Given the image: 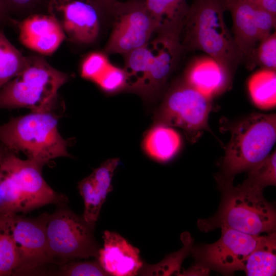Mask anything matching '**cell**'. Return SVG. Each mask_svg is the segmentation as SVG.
Masks as SVG:
<instances>
[{
  "mask_svg": "<svg viewBox=\"0 0 276 276\" xmlns=\"http://www.w3.org/2000/svg\"><path fill=\"white\" fill-rule=\"evenodd\" d=\"M41 167L12 154L3 156L0 166V199L3 206L26 213L49 204H64L67 199L45 182Z\"/></svg>",
  "mask_w": 276,
  "mask_h": 276,
  "instance_id": "cell-5",
  "label": "cell"
},
{
  "mask_svg": "<svg viewBox=\"0 0 276 276\" xmlns=\"http://www.w3.org/2000/svg\"><path fill=\"white\" fill-rule=\"evenodd\" d=\"M39 0H6L9 11L21 10L32 7Z\"/></svg>",
  "mask_w": 276,
  "mask_h": 276,
  "instance_id": "cell-32",
  "label": "cell"
},
{
  "mask_svg": "<svg viewBox=\"0 0 276 276\" xmlns=\"http://www.w3.org/2000/svg\"><path fill=\"white\" fill-rule=\"evenodd\" d=\"M94 82L105 92L113 94L127 89V75L124 68H120L110 63Z\"/></svg>",
  "mask_w": 276,
  "mask_h": 276,
  "instance_id": "cell-27",
  "label": "cell"
},
{
  "mask_svg": "<svg viewBox=\"0 0 276 276\" xmlns=\"http://www.w3.org/2000/svg\"><path fill=\"white\" fill-rule=\"evenodd\" d=\"M226 126L231 136L217 176L233 181L269 154L276 140V114L253 113Z\"/></svg>",
  "mask_w": 276,
  "mask_h": 276,
  "instance_id": "cell-3",
  "label": "cell"
},
{
  "mask_svg": "<svg viewBox=\"0 0 276 276\" xmlns=\"http://www.w3.org/2000/svg\"><path fill=\"white\" fill-rule=\"evenodd\" d=\"M119 163V159L118 158L109 159L95 169L89 175L95 186L105 199L108 194L113 189L111 185L112 178Z\"/></svg>",
  "mask_w": 276,
  "mask_h": 276,
  "instance_id": "cell-30",
  "label": "cell"
},
{
  "mask_svg": "<svg viewBox=\"0 0 276 276\" xmlns=\"http://www.w3.org/2000/svg\"><path fill=\"white\" fill-rule=\"evenodd\" d=\"M248 89L254 104L269 109L276 105L275 71L262 68L255 73L248 82Z\"/></svg>",
  "mask_w": 276,
  "mask_h": 276,
  "instance_id": "cell-21",
  "label": "cell"
},
{
  "mask_svg": "<svg viewBox=\"0 0 276 276\" xmlns=\"http://www.w3.org/2000/svg\"><path fill=\"white\" fill-rule=\"evenodd\" d=\"M68 76L38 56L27 57L22 70L0 89V108L49 111Z\"/></svg>",
  "mask_w": 276,
  "mask_h": 276,
  "instance_id": "cell-6",
  "label": "cell"
},
{
  "mask_svg": "<svg viewBox=\"0 0 276 276\" xmlns=\"http://www.w3.org/2000/svg\"><path fill=\"white\" fill-rule=\"evenodd\" d=\"M181 143L180 135L173 128L154 124L145 134L142 147L151 158L159 162H166L177 154Z\"/></svg>",
  "mask_w": 276,
  "mask_h": 276,
  "instance_id": "cell-18",
  "label": "cell"
},
{
  "mask_svg": "<svg viewBox=\"0 0 276 276\" xmlns=\"http://www.w3.org/2000/svg\"><path fill=\"white\" fill-rule=\"evenodd\" d=\"M182 242L183 247L178 252L170 255L163 261L155 265L143 266L139 273L142 275H170L175 272H178L180 265L186 256L191 251L192 247V240L188 235H183ZM178 275V274H177Z\"/></svg>",
  "mask_w": 276,
  "mask_h": 276,
  "instance_id": "cell-26",
  "label": "cell"
},
{
  "mask_svg": "<svg viewBox=\"0 0 276 276\" xmlns=\"http://www.w3.org/2000/svg\"><path fill=\"white\" fill-rule=\"evenodd\" d=\"M56 275L63 276H100L109 275L103 269L99 261H81L74 260L60 265Z\"/></svg>",
  "mask_w": 276,
  "mask_h": 276,
  "instance_id": "cell-28",
  "label": "cell"
},
{
  "mask_svg": "<svg viewBox=\"0 0 276 276\" xmlns=\"http://www.w3.org/2000/svg\"><path fill=\"white\" fill-rule=\"evenodd\" d=\"M213 98L193 88L182 78L167 90L154 113V124L182 129L187 139L196 143L204 131L213 133L209 117Z\"/></svg>",
  "mask_w": 276,
  "mask_h": 276,
  "instance_id": "cell-7",
  "label": "cell"
},
{
  "mask_svg": "<svg viewBox=\"0 0 276 276\" xmlns=\"http://www.w3.org/2000/svg\"><path fill=\"white\" fill-rule=\"evenodd\" d=\"M26 59L0 28V89L19 73Z\"/></svg>",
  "mask_w": 276,
  "mask_h": 276,
  "instance_id": "cell-23",
  "label": "cell"
},
{
  "mask_svg": "<svg viewBox=\"0 0 276 276\" xmlns=\"http://www.w3.org/2000/svg\"><path fill=\"white\" fill-rule=\"evenodd\" d=\"M275 233L260 236L256 247L247 258L243 270L248 276L275 275Z\"/></svg>",
  "mask_w": 276,
  "mask_h": 276,
  "instance_id": "cell-19",
  "label": "cell"
},
{
  "mask_svg": "<svg viewBox=\"0 0 276 276\" xmlns=\"http://www.w3.org/2000/svg\"><path fill=\"white\" fill-rule=\"evenodd\" d=\"M182 30L165 29L151 42L153 58L150 68L139 93L148 102L155 100L161 94L183 50L180 41Z\"/></svg>",
  "mask_w": 276,
  "mask_h": 276,
  "instance_id": "cell-12",
  "label": "cell"
},
{
  "mask_svg": "<svg viewBox=\"0 0 276 276\" xmlns=\"http://www.w3.org/2000/svg\"><path fill=\"white\" fill-rule=\"evenodd\" d=\"M247 171V178L242 183L243 185L261 191L268 186L275 185V151Z\"/></svg>",
  "mask_w": 276,
  "mask_h": 276,
  "instance_id": "cell-24",
  "label": "cell"
},
{
  "mask_svg": "<svg viewBox=\"0 0 276 276\" xmlns=\"http://www.w3.org/2000/svg\"><path fill=\"white\" fill-rule=\"evenodd\" d=\"M225 0H193L182 30L183 48L200 50L233 75L243 62L224 18Z\"/></svg>",
  "mask_w": 276,
  "mask_h": 276,
  "instance_id": "cell-2",
  "label": "cell"
},
{
  "mask_svg": "<svg viewBox=\"0 0 276 276\" xmlns=\"http://www.w3.org/2000/svg\"><path fill=\"white\" fill-rule=\"evenodd\" d=\"M48 214L29 218L13 214L11 229L17 252L13 274L38 273L42 267L54 263L49 250L46 224Z\"/></svg>",
  "mask_w": 276,
  "mask_h": 276,
  "instance_id": "cell-11",
  "label": "cell"
},
{
  "mask_svg": "<svg viewBox=\"0 0 276 276\" xmlns=\"http://www.w3.org/2000/svg\"><path fill=\"white\" fill-rule=\"evenodd\" d=\"M14 212L0 211V276L13 274L17 252L11 229Z\"/></svg>",
  "mask_w": 276,
  "mask_h": 276,
  "instance_id": "cell-22",
  "label": "cell"
},
{
  "mask_svg": "<svg viewBox=\"0 0 276 276\" xmlns=\"http://www.w3.org/2000/svg\"><path fill=\"white\" fill-rule=\"evenodd\" d=\"M96 5L111 11L116 0H95Z\"/></svg>",
  "mask_w": 276,
  "mask_h": 276,
  "instance_id": "cell-36",
  "label": "cell"
},
{
  "mask_svg": "<svg viewBox=\"0 0 276 276\" xmlns=\"http://www.w3.org/2000/svg\"><path fill=\"white\" fill-rule=\"evenodd\" d=\"M115 20L106 52L125 55L147 44L159 25L145 0L116 2L111 10Z\"/></svg>",
  "mask_w": 276,
  "mask_h": 276,
  "instance_id": "cell-9",
  "label": "cell"
},
{
  "mask_svg": "<svg viewBox=\"0 0 276 276\" xmlns=\"http://www.w3.org/2000/svg\"><path fill=\"white\" fill-rule=\"evenodd\" d=\"M145 1L148 10L159 25L158 31L183 29L190 6L187 0Z\"/></svg>",
  "mask_w": 276,
  "mask_h": 276,
  "instance_id": "cell-20",
  "label": "cell"
},
{
  "mask_svg": "<svg viewBox=\"0 0 276 276\" xmlns=\"http://www.w3.org/2000/svg\"><path fill=\"white\" fill-rule=\"evenodd\" d=\"M110 63L106 54L100 52L91 53L82 62L81 75L84 79L95 82Z\"/></svg>",
  "mask_w": 276,
  "mask_h": 276,
  "instance_id": "cell-31",
  "label": "cell"
},
{
  "mask_svg": "<svg viewBox=\"0 0 276 276\" xmlns=\"http://www.w3.org/2000/svg\"><path fill=\"white\" fill-rule=\"evenodd\" d=\"M276 16V0H244Z\"/></svg>",
  "mask_w": 276,
  "mask_h": 276,
  "instance_id": "cell-33",
  "label": "cell"
},
{
  "mask_svg": "<svg viewBox=\"0 0 276 276\" xmlns=\"http://www.w3.org/2000/svg\"><path fill=\"white\" fill-rule=\"evenodd\" d=\"M59 208L49 215L46 235L49 250L54 263L94 257L100 248L94 236L95 224L85 221L70 209Z\"/></svg>",
  "mask_w": 276,
  "mask_h": 276,
  "instance_id": "cell-8",
  "label": "cell"
},
{
  "mask_svg": "<svg viewBox=\"0 0 276 276\" xmlns=\"http://www.w3.org/2000/svg\"><path fill=\"white\" fill-rule=\"evenodd\" d=\"M226 10L232 15L233 38L243 62L254 68L256 49L260 41L256 13L258 7L244 0H225Z\"/></svg>",
  "mask_w": 276,
  "mask_h": 276,
  "instance_id": "cell-16",
  "label": "cell"
},
{
  "mask_svg": "<svg viewBox=\"0 0 276 276\" xmlns=\"http://www.w3.org/2000/svg\"><path fill=\"white\" fill-rule=\"evenodd\" d=\"M83 1H86L87 2H88L89 3H91L92 4L95 5V6H96V3L95 2V0H83Z\"/></svg>",
  "mask_w": 276,
  "mask_h": 276,
  "instance_id": "cell-37",
  "label": "cell"
},
{
  "mask_svg": "<svg viewBox=\"0 0 276 276\" xmlns=\"http://www.w3.org/2000/svg\"><path fill=\"white\" fill-rule=\"evenodd\" d=\"M209 271L210 270L202 265L196 263L195 265L180 273L179 275H205L209 273Z\"/></svg>",
  "mask_w": 276,
  "mask_h": 276,
  "instance_id": "cell-34",
  "label": "cell"
},
{
  "mask_svg": "<svg viewBox=\"0 0 276 276\" xmlns=\"http://www.w3.org/2000/svg\"><path fill=\"white\" fill-rule=\"evenodd\" d=\"M50 8L60 12L62 27L73 41L87 44L97 38L100 27L95 5L83 0H68L50 3Z\"/></svg>",
  "mask_w": 276,
  "mask_h": 276,
  "instance_id": "cell-13",
  "label": "cell"
},
{
  "mask_svg": "<svg viewBox=\"0 0 276 276\" xmlns=\"http://www.w3.org/2000/svg\"><path fill=\"white\" fill-rule=\"evenodd\" d=\"M221 192L220 206L212 217L197 221L199 229L204 232L220 228L235 229L252 235L274 232L276 214L262 192L243 184L235 186L233 181L216 176Z\"/></svg>",
  "mask_w": 276,
  "mask_h": 276,
  "instance_id": "cell-1",
  "label": "cell"
},
{
  "mask_svg": "<svg viewBox=\"0 0 276 276\" xmlns=\"http://www.w3.org/2000/svg\"><path fill=\"white\" fill-rule=\"evenodd\" d=\"M260 65L262 68L275 71L276 35L275 32L261 39L255 52L254 65Z\"/></svg>",
  "mask_w": 276,
  "mask_h": 276,
  "instance_id": "cell-29",
  "label": "cell"
},
{
  "mask_svg": "<svg viewBox=\"0 0 276 276\" xmlns=\"http://www.w3.org/2000/svg\"><path fill=\"white\" fill-rule=\"evenodd\" d=\"M9 12L6 0H0V28L8 18Z\"/></svg>",
  "mask_w": 276,
  "mask_h": 276,
  "instance_id": "cell-35",
  "label": "cell"
},
{
  "mask_svg": "<svg viewBox=\"0 0 276 276\" xmlns=\"http://www.w3.org/2000/svg\"><path fill=\"white\" fill-rule=\"evenodd\" d=\"M0 142L9 149L23 152L41 167L52 159L70 156L57 119L49 111H32L1 125Z\"/></svg>",
  "mask_w": 276,
  "mask_h": 276,
  "instance_id": "cell-4",
  "label": "cell"
},
{
  "mask_svg": "<svg viewBox=\"0 0 276 276\" xmlns=\"http://www.w3.org/2000/svg\"><path fill=\"white\" fill-rule=\"evenodd\" d=\"M103 247L99 250L97 260L103 269L114 276H133L143 266L139 249L119 234L109 231L103 233Z\"/></svg>",
  "mask_w": 276,
  "mask_h": 276,
  "instance_id": "cell-15",
  "label": "cell"
},
{
  "mask_svg": "<svg viewBox=\"0 0 276 276\" xmlns=\"http://www.w3.org/2000/svg\"><path fill=\"white\" fill-rule=\"evenodd\" d=\"M233 76L216 60L206 56L194 59L187 67L182 79L193 88L213 98L231 87Z\"/></svg>",
  "mask_w": 276,
  "mask_h": 276,
  "instance_id": "cell-17",
  "label": "cell"
},
{
  "mask_svg": "<svg viewBox=\"0 0 276 276\" xmlns=\"http://www.w3.org/2000/svg\"><path fill=\"white\" fill-rule=\"evenodd\" d=\"M17 26L21 43L42 55L55 52L66 37L61 23L53 15H32Z\"/></svg>",
  "mask_w": 276,
  "mask_h": 276,
  "instance_id": "cell-14",
  "label": "cell"
},
{
  "mask_svg": "<svg viewBox=\"0 0 276 276\" xmlns=\"http://www.w3.org/2000/svg\"><path fill=\"white\" fill-rule=\"evenodd\" d=\"M2 157H3V155H2L0 153V166H1Z\"/></svg>",
  "mask_w": 276,
  "mask_h": 276,
  "instance_id": "cell-38",
  "label": "cell"
},
{
  "mask_svg": "<svg viewBox=\"0 0 276 276\" xmlns=\"http://www.w3.org/2000/svg\"><path fill=\"white\" fill-rule=\"evenodd\" d=\"M78 189L84 201L82 215L87 222L95 224L106 199L96 187L90 175L78 183Z\"/></svg>",
  "mask_w": 276,
  "mask_h": 276,
  "instance_id": "cell-25",
  "label": "cell"
},
{
  "mask_svg": "<svg viewBox=\"0 0 276 276\" xmlns=\"http://www.w3.org/2000/svg\"><path fill=\"white\" fill-rule=\"evenodd\" d=\"M260 236L221 228L219 240L210 244L192 247L197 263L209 270L228 275L243 270L245 261L256 247Z\"/></svg>",
  "mask_w": 276,
  "mask_h": 276,
  "instance_id": "cell-10",
  "label": "cell"
}]
</instances>
